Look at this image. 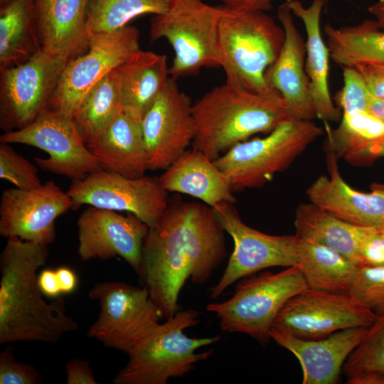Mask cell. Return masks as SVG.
Masks as SVG:
<instances>
[{"mask_svg":"<svg viewBox=\"0 0 384 384\" xmlns=\"http://www.w3.org/2000/svg\"><path fill=\"white\" fill-rule=\"evenodd\" d=\"M294 226L298 238L329 246L360 267L359 247L368 227L342 220L311 202L297 208Z\"/></svg>","mask_w":384,"mask_h":384,"instance_id":"cell-29","label":"cell"},{"mask_svg":"<svg viewBox=\"0 0 384 384\" xmlns=\"http://www.w3.org/2000/svg\"><path fill=\"white\" fill-rule=\"evenodd\" d=\"M381 157H384V139L370 146L361 156L358 162L363 163L364 161H369L370 160Z\"/></svg>","mask_w":384,"mask_h":384,"instance_id":"cell-45","label":"cell"},{"mask_svg":"<svg viewBox=\"0 0 384 384\" xmlns=\"http://www.w3.org/2000/svg\"><path fill=\"white\" fill-rule=\"evenodd\" d=\"M311 120L289 118L264 137L234 145L214 160L233 192L261 188L323 134Z\"/></svg>","mask_w":384,"mask_h":384,"instance_id":"cell-6","label":"cell"},{"mask_svg":"<svg viewBox=\"0 0 384 384\" xmlns=\"http://www.w3.org/2000/svg\"><path fill=\"white\" fill-rule=\"evenodd\" d=\"M350 293L378 316L384 314V266L359 267Z\"/></svg>","mask_w":384,"mask_h":384,"instance_id":"cell-36","label":"cell"},{"mask_svg":"<svg viewBox=\"0 0 384 384\" xmlns=\"http://www.w3.org/2000/svg\"><path fill=\"white\" fill-rule=\"evenodd\" d=\"M142 121L122 110L86 144L103 170L129 178L145 175L149 169Z\"/></svg>","mask_w":384,"mask_h":384,"instance_id":"cell-22","label":"cell"},{"mask_svg":"<svg viewBox=\"0 0 384 384\" xmlns=\"http://www.w3.org/2000/svg\"><path fill=\"white\" fill-rule=\"evenodd\" d=\"M230 202H221L213 209L225 231L233 238L234 247L221 277L210 291L218 298L240 279L265 269L291 267L297 264L298 238L272 235L246 225Z\"/></svg>","mask_w":384,"mask_h":384,"instance_id":"cell-12","label":"cell"},{"mask_svg":"<svg viewBox=\"0 0 384 384\" xmlns=\"http://www.w3.org/2000/svg\"><path fill=\"white\" fill-rule=\"evenodd\" d=\"M60 279L63 294L71 293L78 284V278L75 273L70 268L60 267L56 269Z\"/></svg>","mask_w":384,"mask_h":384,"instance_id":"cell-44","label":"cell"},{"mask_svg":"<svg viewBox=\"0 0 384 384\" xmlns=\"http://www.w3.org/2000/svg\"><path fill=\"white\" fill-rule=\"evenodd\" d=\"M372 95L355 68H343V86L337 95L343 113L368 111Z\"/></svg>","mask_w":384,"mask_h":384,"instance_id":"cell-37","label":"cell"},{"mask_svg":"<svg viewBox=\"0 0 384 384\" xmlns=\"http://www.w3.org/2000/svg\"><path fill=\"white\" fill-rule=\"evenodd\" d=\"M88 296L98 302L100 311L87 337L126 353L149 337L162 318L144 287L122 282H98Z\"/></svg>","mask_w":384,"mask_h":384,"instance_id":"cell-9","label":"cell"},{"mask_svg":"<svg viewBox=\"0 0 384 384\" xmlns=\"http://www.w3.org/2000/svg\"><path fill=\"white\" fill-rule=\"evenodd\" d=\"M277 17L285 38L278 57L265 73V80L281 96L292 117L311 120L316 114L304 67L305 43L287 1L277 8Z\"/></svg>","mask_w":384,"mask_h":384,"instance_id":"cell-21","label":"cell"},{"mask_svg":"<svg viewBox=\"0 0 384 384\" xmlns=\"http://www.w3.org/2000/svg\"><path fill=\"white\" fill-rule=\"evenodd\" d=\"M221 12V5L202 0H174L166 12L151 18L150 39L166 38L174 52L169 68L171 78L176 80L202 68L220 67L218 31Z\"/></svg>","mask_w":384,"mask_h":384,"instance_id":"cell-8","label":"cell"},{"mask_svg":"<svg viewBox=\"0 0 384 384\" xmlns=\"http://www.w3.org/2000/svg\"><path fill=\"white\" fill-rule=\"evenodd\" d=\"M159 179L167 192L193 196L211 208L221 202L236 201L225 174L213 160L193 147L165 169Z\"/></svg>","mask_w":384,"mask_h":384,"instance_id":"cell-24","label":"cell"},{"mask_svg":"<svg viewBox=\"0 0 384 384\" xmlns=\"http://www.w3.org/2000/svg\"><path fill=\"white\" fill-rule=\"evenodd\" d=\"M77 225L78 254L82 261L120 257L139 274L149 227L138 217L90 206L80 215Z\"/></svg>","mask_w":384,"mask_h":384,"instance_id":"cell-18","label":"cell"},{"mask_svg":"<svg viewBox=\"0 0 384 384\" xmlns=\"http://www.w3.org/2000/svg\"><path fill=\"white\" fill-rule=\"evenodd\" d=\"M48 257V246L17 237L7 239L0 255V343H55L78 323L67 314L63 298H43L37 270Z\"/></svg>","mask_w":384,"mask_h":384,"instance_id":"cell-2","label":"cell"},{"mask_svg":"<svg viewBox=\"0 0 384 384\" xmlns=\"http://www.w3.org/2000/svg\"><path fill=\"white\" fill-rule=\"evenodd\" d=\"M286 1L292 14L303 21L306 30L305 71L316 117L325 124L338 121L341 116L340 110L334 106L329 88L330 55L320 28V18L325 0H312L306 8L298 0Z\"/></svg>","mask_w":384,"mask_h":384,"instance_id":"cell-25","label":"cell"},{"mask_svg":"<svg viewBox=\"0 0 384 384\" xmlns=\"http://www.w3.org/2000/svg\"><path fill=\"white\" fill-rule=\"evenodd\" d=\"M368 111L384 123V100L372 96Z\"/></svg>","mask_w":384,"mask_h":384,"instance_id":"cell-47","label":"cell"},{"mask_svg":"<svg viewBox=\"0 0 384 384\" xmlns=\"http://www.w3.org/2000/svg\"><path fill=\"white\" fill-rule=\"evenodd\" d=\"M10 0H0V4L1 6L6 4L7 2H9Z\"/></svg>","mask_w":384,"mask_h":384,"instance_id":"cell-48","label":"cell"},{"mask_svg":"<svg viewBox=\"0 0 384 384\" xmlns=\"http://www.w3.org/2000/svg\"><path fill=\"white\" fill-rule=\"evenodd\" d=\"M174 0H87L88 37L121 28L138 16L166 12Z\"/></svg>","mask_w":384,"mask_h":384,"instance_id":"cell-33","label":"cell"},{"mask_svg":"<svg viewBox=\"0 0 384 384\" xmlns=\"http://www.w3.org/2000/svg\"><path fill=\"white\" fill-rule=\"evenodd\" d=\"M360 267L384 266V231L368 227L359 247Z\"/></svg>","mask_w":384,"mask_h":384,"instance_id":"cell-39","label":"cell"},{"mask_svg":"<svg viewBox=\"0 0 384 384\" xmlns=\"http://www.w3.org/2000/svg\"><path fill=\"white\" fill-rule=\"evenodd\" d=\"M297 265L308 288L336 293L350 292L359 268L334 249L299 238Z\"/></svg>","mask_w":384,"mask_h":384,"instance_id":"cell-27","label":"cell"},{"mask_svg":"<svg viewBox=\"0 0 384 384\" xmlns=\"http://www.w3.org/2000/svg\"><path fill=\"white\" fill-rule=\"evenodd\" d=\"M366 331L365 327L349 328L325 338L307 340L272 326L270 335L297 358L302 370L303 384H334Z\"/></svg>","mask_w":384,"mask_h":384,"instance_id":"cell-20","label":"cell"},{"mask_svg":"<svg viewBox=\"0 0 384 384\" xmlns=\"http://www.w3.org/2000/svg\"><path fill=\"white\" fill-rule=\"evenodd\" d=\"M87 0H34L43 51L73 58L86 50Z\"/></svg>","mask_w":384,"mask_h":384,"instance_id":"cell-23","label":"cell"},{"mask_svg":"<svg viewBox=\"0 0 384 384\" xmlns=\"http://www.w3.org/2000/svg\"><path fill=\"white\" fill-rule=\"evenodd\" d=\"M72 207L68 192L52 181L31 190L5 189L0 201V235L48 246L56 238V218Z\"/></svg>","mask_w":384,"mask_h":384,"instance_id":"cell-17","label":"cell"},{"mask_svg":"<svg viewBox=\"0 0 384 384\" xmlns=\"http://www.w3.org/2000/svg\"><path fill=\"white\" fill-rule=\"evenodd\" d=\"M192 112L193 147L213 161L252 135L268 134L292 118L279 94L253 92L226 82L201 96Z\"/></svg>","mask_w":384,"mask_h":384,"instance_id":"cell-3","label":"cell"},{"mask_svg":"<svg viewBox=\"0 0 384 384\" xmlns=\"http://www.w3.org/2000/svg\"><path fill=\"white\" fill-rule=\"evenodd\" d=\"M9 144L1 143L0 145V178L20 189L41 187L43 184L38 175V168Z\"/></svg>","mask_w":384,"mask_h":384,"instance_id":"cell-35","label":"cell"},{"mask_svg":"<svg viewBox=\"0 0 384 384\" xmlns=\"http://www.w3.org/2000/svg\"><path fill=\"white\" fill-rule=\"evenodd\" d=\"M379 28L384 30V0H378L368 8Z\"/></svg>","mask_w":384,"mask_h":384,"instance_id":"cell-46","label":"cell"},{"mask_svg":"<svg viewBox=\"0 0 384 384\" xmlns=\"http://www.w3.org/2000/svg\"><path fill=\"white\" fill-rule=\"evenodd\" d=\"M34 0H10L0 9V69L21 64L41 50Z\"/></svg>","mask_w":384,"mask_h":384,"instance_id":"cell-28","label":"cell"},{"mask_svg":"<svg viewBox=\"0 0 384 384\" xmlns=\"http://www.w3.org/2000/svg\"><path fill=\"white\" fill-rule=\"evenodd\" d=\"M224 228L213 208L169 200L146 237L139 278L165 319L178 310L187 280L203 284L227 256Z\"/></svg>","mask_w":384,"mask_h":384,"instance_id":"cell-1","label":"cell"},{"mask_svg":"<svg viewBox=\"0 0 384 384\" xmlns=\"http://www.w3.org/2000/svg\"><path fill=\"white\" fill-rule=\"evenodd\" d=\"M139 50V31L129 24L90 36L86 53L68 61L47 109L74 117L87 92Z\"/></svg>","mask_w":384,"mask_h":384,"instance_id":"cell-10","label":"cell"},{"mask_svg":"<svg viewBox=\"0 0 384 384\" xmlns=\"http://www.w3.org/2000/svg\"><path fill=\"white\" fill-rule=\"evenodd\" d=\"M354 68L372 96L384 100V64L367 63Z\"/></svg>","mask_w":384,"mask_h":384,"instance_id":"cell-40","label":"cell"},{"mask_svg":"<svg viewBox=\"0 0 384 384\" xmlns=\"http://www.w3.org/2000/svg\"><path fill=\"white\" fill-rule=\"evenodd\" d=\"M324 31L330 58L343 68L384 64V30L375 21L339 28L326 24Z\"/></svg>","mask_w":384,"mask_h":384,"instance_id":"cell-30","label":"cell"},{"mask_svg":"<svg viewBox=\"0 0 384 384\" xmlns=\"http://www.w3.org/2000/svg\"><path fill=\"white\" fill-rule=\"evenodd\" d=\"M224 6L240 11H267L272 8V3L275 0H216Z\"/></svg>","mask_w":384,"mask_h":384,"instance_id":"cell-43","label":"cell"},{"mask_svg":"<svg viewBox=\"0 0 384 384\" xmlns=\"http://www.w3.org/2000/svg\"><path fill=\"white\" fill-rule=\"evenodd\" d=\"M343 373L349 384L369 378H384V314L367 328L357 348L346 361Z\"/></svg>","mask_w":384,"mask_h":384,"instance_id":"cell-34","label":"cell"},{"mask_svg":"<svg viewBox=\"0 0 384 384\" xmlns=\"http://www.w3.org/2000/svg\"><path fill=\"white\" fill-rule=\"evenodd\" d=\"M166 56L139 50L117 68L122 107L142 119L169 78Z\"/></svg>","mask_w":384,"mask_h":384,"instance_id":"cell-26","label":"cell"},{"mask_svg":"<svg viewBox=\"0 0 384 384\" xmlns=\"http://www.w3.org/2000/svg\"><path fill=\"white\" fill-rule=\"evenodd\" d=\"M41 373L31 365L16 360L9 346L0 354V384H40Z\"/></svg>","mask_w":384,"mask_h":384,"instance_id":"cell-38","label":"cell"},{"mask_svg":"<svg viewBox=\"0 0 384 384\" xmlns=\"http://www.w3.org/2000/svg\"><path fill=\"white\" fill-rule=\"evenodd\" d=\"M123 110L117 68L85 95L74 115L77 128L87 144Z\"/></svg>","mask_w":384,"mask_h":384,"instance_id":"cell-31","label":"cell"},{"mask_svg":"<svg viewBox=\"0 0 384 384\" xmlns=\"http://www.w3.org/2000/svg\"><path fill=\"white\" fill-rule=\"evenodd\" d=\"M328 147L336 157L344 156L357 163L370 146L384 139V123L368 111L343 113L341 123L335 129L325 124Z\"/></svg>","mask_w":384,"mask_h":384,"instance_id":"cell-32","label":"cell"},{"mask_svg":"<svg viewBox=\"0 0 384 384\" xmlns=\"http://www.w3.org/2000/svg\"><path fill=\"white\" fill-rule=\"evenodd\" d=\"M193 309L177 311L159 324L149 337L127 354L126 365L116 374L114 384H166L169 379L184 376L196 363L209 358L213 350L198 352L218 342V336L191 338L184 330L199 323Z\"/></svg>","mask_w":384,"mask_h":384,"instance_id":"cell-5","label":"cell"},{"mask_svg":"<svg viewBox=\"0 0 384 384\" xmlns=\"http://www.w3.org/2000/svg\"><path fill=\"white\" fill-rule=\"evenodd\" d=\"M192 105L170 77L142 121L149 170L164 171L193 143Z\"/></svg>","mask_w":384,"mask_h":384,"instance_id":"cell-16","label":"cell"},{"mask_svg":"<svg viewBox=\"0 0 384 384\" xmlns=\"http://www.w3.org/2000/svg\"><path fill=\"white\" fill-rule=\"evenodd\" d=\"M68 384H97L88 361L80 358L70 360L65 366Z\"/></svg>","mask_w":384,"mask_h":384,"instance_id":"cell-41","label":"cell"},{"mask_svg":"<svg viewBox=\"0 0 384 384\" xmlns=\"http://www.w3.org/2000/svg\"><path fill=\"white\" fill-rule=\"evenodd\" d=\"M221 6L218 50L225 82L253 92L279 94L267 84L265 73L283 46L282 26L265 11H240Z\"/></svg>","mask_w":384,"mask_h":384,"instance_id":"cell-4","label":"cell"},{"mask_svg":"<svg viewBox=\"0 0 384 384\" xmlns=\"http://www.w3.org/2000/svg\"><path fill=\"white\" fill-rule=\"evenodd\" d=\"M377 316L350 292L306 288L284 305L272 326L299 338L319 339L349 328H368Z\"/></svg>","mask_w":384,"mask_h":384,"instance_id":"cell-14","label":"cell"},{"mask_svg":"<svg viewBox=\"0 0 384 384\" xmlns=\"http://www.w3.org/2000/svg\"><path fill=\"white\" fill-rule=\"evenodd\" d=\"M39 287L46 296L56 297L63 294L61 283L56 270L46 269L38 275Z\"/></svg>","mask_w":384,"mask_h":384,"instance_id":"cell-42","label":"cell"},{"mask_svg":"<svg viewBox=\"0 0 384 384\" xmlns=\"http://www.w3.org/2000/svg\"><path fill=\"white\" fill-rule=\"evenodd\" d=\"M68 193L72 209L82 205L114 211H126L138 217L149 228L161 218L169 203L168 192L159 177L129 178L100 170L73 181Z\"/></svg>","mask_w":384,"mask_h":384,"instance_id":"cell-15","label":"cell"},{"mask_svg":"<svg viewBox=\"0 0 384 384\" xmlns=\"http://www.w3.org/2000/svg\"><path fill=\"white\" fill-rule=\"evenodd\" d=\"M328 148V176H320L307 188L311 203L351 224L384 231V185L375 183L371 192L351 187L341 176L336 156Z\"/></svg>","mask_w":384,"mask_h":384,"instance_id":"cell-19","label":"cell"},{"mask_svg":"<svg viewBox=\"0 0 384 384\" xmlns=\"http://www.w3.org/2000/svg\"><path fill=\"white\" fill-rule=\"evenodd\" d=\"M69 60L41 50L21 64L0 69V127L4 132L28 126L48 108Z\"/></svg>","mask_w":384,"mask_h":384,"instance_id":"cell-13","label":"cell"},{"mask_svg":"<svg viewBox=\"0 0 384 384\" xmlns=\"http://www.w3.org/2000/svg\"><path fill=\"white\" fill-rule=\"evenodd\" d=\"M1 143L22 144L45 151L47 158H35L42 170L73 181L103 170L88 149L74 118L50 109L44 110L30 124L4 132Z\"/></svg>","mask_w":384,"mask_h":384,"instance_id":"cell-11","label":"cell"},{"mask_svg":"<svg viewBox=\"0 0 384 384\" xmlns=\"http://www.w3.org/2000/svg\"><path fill=\"white\" fill-rule=\"evenodd\" d=\"M308 288L297 265L277 272L260 274L240 280L229 299L209 304L206 309L216 315L222 331L242 333L262 343L284 305Z\"/></svg>","mask_w":384,"mask_h":384,"instance_id":"cell-7","label":"cell"}]
</instances>
